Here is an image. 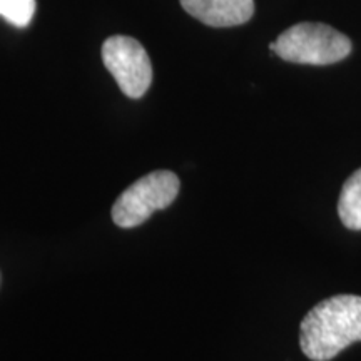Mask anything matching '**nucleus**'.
Returning a JSON list of instances; mask_svg holds the SVG:
<instances>
[{
	"instance_id": "f03ea898",
	"label": "nucleus",
	"mask_w": 361,
	"mask_h": 361,
	"mask_svg": "<svg viewBox=\"0 0 361 361\" xmlns=\"http://www.w3.org/2000/svg\"><path fill=\"white\" fill-rule=\"evenodd\" d=\"M274 54L293 64L328 66L350 56L351 40L326 24L303 22L274 40Z\"/></svg>"
},
{
	"instance_id": "7ed1b4c3",
	"label": "nucleus",
	"mask_w": 361,
	"mask_h": 361,
	"mask_svg": "<svg viewBox=\"0 0 361 361\" xmlns=\"http://www.w3.org/2000/svg\"><path fill=\"white\" fill-rule=\"evenodd\" d=\"M179 188V178L171 171H154L144 176L117 197L112 206V221L124 229L146 223L152 213L173 204Z\"/></svg>"
},
{
	"instance_id": "f257e3e1",
	"label": "nucleus",
	"mask_w": 361,
	"mask_h": 361,
	"mask_svg": "<svg viewBox=\"0 0 361 361\" xmlns=\"http://www.w3.org/2000/svg\"><path fill=\"white\" fill-rule=\"evenodd\" d=\"M355 341H361V296L328 298L301 322V350L313 361L333 360Z\"/></svg>"
},
{
	"instance_id": "0eeeda50",
	"label": "nucleus",
	"mask_w": 361,
	"mask_h": 361,
	"mask_svg": "<svg viewBox=\"0 0 361 361\" xmlns=\"http://www.w3.org/2000/svg\"><path fill=\"white\" fill-rule=\"evenodd\" d=\"M35 7V0H0V16L22 29L34 19Z\"/></svg>"
},
{
	"instance_id": "423d86ee",
	"label": "nucleus",
	"mask_w": 361,
	"mask_h": 361,
	"mask_svg": "<svg viewBox=\"0 0 361 361\" xmlns=\"http://www.w3.org/2000/svg\"><path fill=\"white\" fill-rule=\"evenodd\" d=\"M338 214L346 228L351 231H361V169L355 171L343 184Z\"/></svg>"
},
{
	"instance_id": "20e7f679",
	"label": "nucleus",
	"mask_w": 361,
	"mask_h": 361,
	"mask_svg": "<svg viewBox=\"0 0 361 361\" xmlns=\"http://www.w3.org/2000/svg\"><path fill=\"white\" fill-rule=\"evenodd\" d=\"M102 61L119 89L130 99H139L152 82V66L146 49L137 40L114 35L102 45Z\"/></svg>"
},
{
	"instance_id": "39448f33",
	"label": "nucleus",
	"mask_w": 361,
	"mask_h": 361,
	"mask_svg": "<svg viewBox=\"0 0 361 361\" xmlns=\"http://www.w3.org/2000/svg\"><path fill=\"white\" fill-rule=\"evenodd\" d=\"M180 6L209 27L246 24L255 13V0H180Z\"/></svg>"
}]
</instances>
